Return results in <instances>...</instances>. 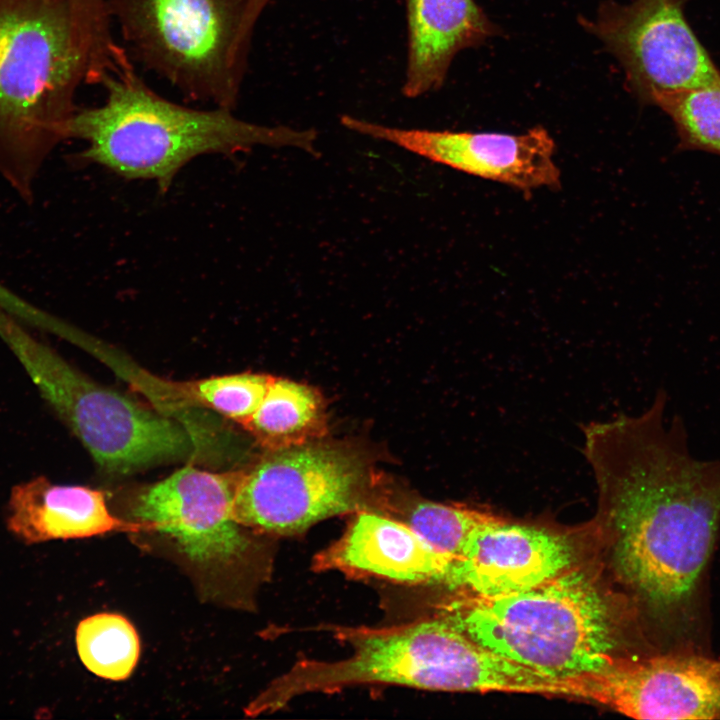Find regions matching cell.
I'll list each match as a JSON object with an SVG mask.
<instances>
[{"instance_id": "obj_14", "label": "cell", "mask_w": 720, "mask_h": 720, "mask_svg": "<svg viewBox=\"0 0 720 720\" xmlns=\"http://www.w3.org/2000/svg\"><path fill=\"white\" fill-rule=\"evenodd\" d=\"M456 559L403 521L363 510L353 514L337 540L313 557L312 569L398 584L441 586Z\"/></svg>"}, {"instance_id": "obj_8", "label": "cell", "mask_w": 720, "mask_h": 720, "mask_svg": "<svg viewBox=\"0 0 720 720\" xmlns=\"http://www.w3.org/2000/svg\"><path fill=\"white\" fill-rule=\"evenodd\" d=\"M389 503L388 496L375 493L359 452L319 439L268 449L241 473L232 513L244 528L290 537L333 516L363 510L386 514Z\"/></svg>"}, {"instance_id": "obj_23", "label": "cell", "mask_w": 720, "mask_h": 720, "mask_svg": "<svg viewBox=\"0 0 720 720\" xmlns=\"http://www.w3.org/2000/svg\"><path fill=\"white\" fill-rule=\"evenodd\" d=\"M271 0H250V21L253 25H256L261 13L266 8Z\"/></svg>"}, {"instance_id": "obj_3", "label": "cell", "mask_w": 720, "mask_h": 720, "mask_svg": "<svg viewBox=\"0 0 720 720\" xmlns=\"http://www.w3.org/2000/svg\"><path fill=\"white\" fill-rule=\"evenodd\" d=\"M326 630L351 654L336 661H297L249 703L248 716L275 712L301 695L368 684L544 696L553 691L556 677L486 649L437 615L392 626L329 625Z\"/></svg>"}, {"instance_id": "obj_7", "label": "cell", "mask_w": 720, "mask_h": 720, "mask_svg": "<svg viewBox=\"0 0 720 720\" xmlns=\"http://www.w3.org/2000/svg\"><path fill=\"white\" fill-rule=\"evenodd\" d=\"M0 337L42 397L107 473L124 475L184 456L188 433L166 416L100 385L32 336L0 306Z\"/></svg>"}, {"instance_id": "obj_21", "label": "cell", "mask_w": 720, "mask_h": 720, "mask_svg": "<svg viewBox=\"0 0 720 720\" xmlns=\"http://www.w3.org/2000/svg\"><path fill=\"white\" fill-rule=\"evenodd\" d=\"M271 377L239 373L202 379L187 387L188 392L201 403L246 425L260 406Z\"/></svg>"}, {"instance_id": "obj_10", "label": "cell", "mask_w": 720, "mask_h": 720, "mask_svg": "<svg viewBox=\"0 0 720 720\" xmlns=\"http://www.w3.org/2000/svg\"><path fill=\"white\" fill-rule=\"evenodd\" d=\"M557 696L589 700L635 719H720V659L689 649L616 658L559 677Z\"/></svg>"}, {"instance_id": "obj_6", "label": "cell", "mask_w": 720, "mask_h": 720, "mask_svg": "<svg viewBox=\"0 0 720 720\" xmlns=\"http://www.w3.org/2000/svg\"><path fill=\"white\" fill-rule=\"evenodd\" d=\"M131 59L190 100L233 110L254 27L250 0H107Z\"/></svg>"}, {"instance_id": "obj_17", "label": "cell", "mask_w": 720, "mask_h": 720, "mask_svg": "<svg viewBox=\"0 0 720 720\" xmlns=\"http://www.w3.org/2000/svg\"><path fill=\"white\" fill-rule=\"evenodd\" d=\"M245 426L268 449L303 445L326 433L324 402L311 386L271 377L260 406Z\"/></svg>"}, {"instance_id": "obj_12", "label": "cell", "mask_w": 720, "mask_h": 720, "mask_svg": "<svg viewBox=\"0 0 720 720\" xmlns=\"http://www.w3.org/2000/svg\"><path fill=\"white\" fill-rule=\"evenodd\" d=\"M340 123L355 133L389 142L432 162L524 192L560 186L555 142L540 126L522 134L404 129L348 114L340 117Z\"/></svg>"}, {"instance_id": "obj_22", "label": "cell", "mask_w": 720, "mask_h": 720, "mask_svg": "<svg viewBox=\"0 0 720 720\" xmlns=\"http://www.w3.org/2000/svg\"><path fill=\"white\" fill-rule=\"evenodd\" d=\"M0 306L20 321L32 325L42 317L43 311L22 299L0 283Z\"/></svg>"}, {"instance_id": "obj_19", "label": "cell", "mask_w": 720, "mask_h": 720, "mask_svg": "<svg viewBox=\"0 0 720 720\" xmlns=\"http://www.w3.org/2000/svg\"><path fill=\"white\" fill-rule=\"evenodd\" d=\"M495 516L466 505L416 500L395 503L393 518L406 523L435 548L458 558L470 534Z\"/></svg>"}, {"instance_id": "obj_20", "label": "cell", "mask_w": 720, "mask_h": 720, "mask_svg": "<svg viewBox=\"0 0 720 720\" xmlns=\"http://www.w3.org/2000/svg\"><path fill=\"white\" fill-rule=\"evenodd\" d=\"M654 105L672 120L680 150L720 155V84L668 94Z\"/></svg>"}, {"instance_id": "obj_9", "label": "cell", "mask_w": 720, "mask_h": 720, "mask_svg": "<svg viewBox=\"0 0 720 720\" xmlns=\"http://www.w3.org/2000/svg\"><path fill=\"white\" fill-rule=\"evenodd\" d=\"M579 24L618 60L644 103L720 84V70L686 20L682 0H608Z\"/></svg>"}, {"instance_id": "obj_11", "label": "cell", "mask_w": 720, "mask_h": 720, "mask_svg": "<svg viewBox=\"0 0 720 720\" xmlns=\"http://www.w3.org/2000/svg\"><path fill=\"white\" fill-rule=\"evenodd\" d=\"M241 473L184 466L141 490L130 513L154 531L172 537L198 566L237 568L247 562L255 548L232 513Z\"/></svg>"}, {"instance_id": "obj_18", "label": "cell", "mask_w": 720, "mask_h": 720, "mask_svg": "<svg viewBox=\"0 0 720 720\" xmlns=\"http://www.w3.org/2000/svg\"><path fill=\"white\" fill-rule=\"evenodd\" d=\"M76 648L83 665L108 680H124L133 672L140 654L134 626L122 615L98 613L81 620Z\"/></svg>"}, {"instance_id": "obj_16", "label": "cell", "mask_w": 720, "mask_h": 720, "mask_svg": "<svg viewBox=\"0 0 720 720\" xmlns=\"http://www.w3.org/2000/svg\"><path fill=\"white\" fill-rule=\"evenodd\" d=\"M6 522L7 529L25 544L89 538L112 531L152 530L148 523L113 516L100 490L53 484L43 476L12 488Z\"/></svg>"}, {"instance_id": "obj_15", "label": "cell", "mask_w": 720, "mask_h": 720, "mask_svg": "<svg viewBox=\"0 0 720 720\" xmlns=\"http://www.w3.org/2000/svg\"><path fill=\"white\" fill-rule=\"evenodd\" d=\"M407 55L402 94L438 91L455 56L477 47L500 30L475 0H405Z\"/></svg>"}, {"instance_id": "obj_1", "label": "cell", "mask_w": 720, "mask_h": 720, "mask_svg": "<svg viewBox=\"0 0 720 720\" xmlns=\"http://www.w3.org/2000/svg\"><path fill=\"white\" fill-rule=\"evenodd\" d=\"M665 411L659 392L639 415L585 425L583 454L614 532L617 572L688 645L720 527V459L695 458Z\"/></svg>"}, {"instance_id": "obj_4", "label": "cell", "mask_w": 720, "mask_h": 720, "mask_svg": "<svg viewBox=\"0 0 720 720\" xmlns=\"http://www.w3.org/2000/svg\"><path fill=\"white\" fill-rule=\"evenodd\" d=\"M82 82L66 0H0V177L27 204Z\"/></svg>"}, {"instance_id": "obj_5", "label": "cell", "mask_w": 720, "mask_h": 720, "mask_svg": "<svg viewBox=\"0 0 720 720\" xmlns=\"http://www.w3.org/2000/svg\"><path fill=\"white\" fill-rule=\"evenodd\" d=\"M454 593L436 615L521 665L564 677L603 669L615 659L618 639L610 605L575 567L516 593Z\"/></svg>"}, {"instance_id": "obj_13", "label": "cell", "mask_w": 720, "mask_h": 720, "mask_svg": "<svg viewBox=\"0 0 720 720\" xmlns=\"http://www.w3.org/2000/svg\"><path fill=\"white\" fill-rule=\"evenodd\" d=\"M574 561L564 535L496 515L470 534L441 586L481 596L511 594L558 576Z\"/></svg>"}, {"instance_id": "obj_2", "label": "cell", "mask_w": 720, "mask_h": 720, "mask_svg": "<svg viewBox=\"0 0 720 720\" xmlns=\"http://www.w3.org/2000/svg\"><path fill=\"white\" fill-rule=\"evenodd\" d=\"M102 105L77 110L69 138L87 143L81 158L126 179L155 181L162 192L191 160L254 146L294 147L317 155L313 129L265 126L237 118L232 110H201L172 102L151 89L119 44L100 83Z\"/></svg>"}]
</instances>
